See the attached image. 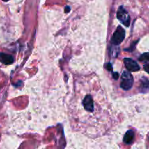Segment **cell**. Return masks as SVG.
Segmentation results:
<instances>
[{"label":"cell","mask_w":149,"mask_h":149,"mask_svg":"<svg viewBox=\"0 0 149 149\" xmlns=\"http://www.w3.org/2000/svg\"><path fill=\"white\" fill-rule=\"evenodd\" d=\"M124 63H125V65L126 66V68H127V70L131 72H136L140 70V65H138V63L135 61H134L133 59L130 58H126L124 59Z\"/></svg>","instance_id":"obj_4"},{"label":"cell","mask_w":149,"mask_h":149,"mask_svg":"<svg viewBox=\"0 0 149 149\" xmlns=\"http://www.w3.org/2000/svg\"><path fill=\"white\" fill-rule=\"evenodd\" d=\"M134 136H135V134L132 130H129L126 132L125 137H124L123 141L126 144H130L132 143V141L134 140Z\"/></svg>","instance_id":"obj_8"},{"label":"cell","mask_w":149,"mask_h":149,"mask_svg":"<svg viewBox=\"0 0 149 149\" xmlns=\"http://www.w3.org/2000/svg\"><path fill=\"white\" fill-rule=\"evenodd\" d=\"M134 83V79L130 72L127 71H124L122 74V81L120 86L123 90H129L132 87Z\"/></svg>","instance_id":"obj_1"},{"label":"cell","mask_w":149,"mask_h":149,"mask_svg":"<svg viewBox=\"0 0 149 149\" xmlns=\"http://www.w3.org/2000/svg\"><path fill=\"white\" fill-rule=\"evenodd\" d=\"M65 13H68V12L70 11V7H68V6H67V7H65Z\"/></svg>","instance_id":"obj_13"},{"label":"cell","mask_w":149,"mask_h":149,"mask_svg":"<svg viewBox=\"0 0 149 149\" xmlns=\"http://www.w3.org/2000/svg\"><path fill=\"white\" fill-rule=\"evenodd\" d=\"M107 69L108 70H111L112 69V65H111V63H108Z\"/></svg>","instance_id":"obj_12"},{"label":"cell","mask_w":149,"mask_h":149,"mask_svg":"<svg viewBox=\"0 0 149 149\" xmlns=\"http://www.w3.org/2000/svg\"><path fill=\"white\" fill-rule=\"evenodd\" d=\"M113 79H114L117 80L118 79H119V74H118L117 72H113Z\"/></svg>","instance_id":"obj_10"},{"label":"cell","mask_w":149,"mask_h":149,"mask_svg":"<svg viewBox=\"0 0 149 149\" xmlns=\"http://www.w3.org/2000/svg\"><path fill=\"white\" fill-rule=\"evenodd\" d=\"M125 38V31L122 26H118L113 33L111 39V43L114 45H119L122 43Z\"/></svg>","instance_id":"obj_3"},{"label":"cell","mask_w":149,"mask_h":149,"mask_svg":"<svg viewBox=\"0 0 149 149\" xmlns=\"http://www.w3.org/2000/svg\"><path fill=\"white\" fill-rule=\"evenodd\" d=\"M83 106L87 111L93 112L94 111V103H93V97L91 95H88L84 97L83 100Z\"/></svg>","instance_id":"obj_5"},{"label":"cell","mask_w":149,"mask_h":149,"mask_svg":"<svg viewBox=\"0 0 149 149\" xmlns=\"http://www.w3.org/2000/svg\"><path fill=\"white\" fill-rule=\"evenodd\" d=\"M117 19L126 27L130 25V16L123 6H120L117 10Z\"/></svg>","instance_id":"obj_2"},{"label":"cell","mask_w":149,"mask_h":149,"mask_svg":"<svg viewBox=\"0 0 149 149\" xmlns=\"http://www.w3.org/2000/svg\"><path fill=\"white\" fill-rule=\"evenodd\" d=\"M3 1H8L9 0H3Z\"/></svg>","instance_id":"obj_14"},{"label":"cell","mask_w":149,"mask_h":149,"mask_svg":"<svg viewBox=\"0 0 149 149\" xmlns=\"http://www.w3.org/2000/svg\"><path fill=\"white\" fill-rule=\"evenodd\" d=\"M140 90L141 93H147L149 92V80L146 78H142L141 79V86Z\"/></svg>","instance_id":"obj_7"},{"label":"cell","mask_w":149,"mask_h":149,"mask_svg":"<svg viewBox=\"0 0 149 149\" xmlns=\"http://www.w3.org/2000/svg\"><path fill=\"white\" fill-rule=\"evenodd\" d=\"M0 62L5 65H10L14 62V58L12 55L4 52H0Z\"/></svg>","instance_id":"obj_6"},{"label":"cell","mask_w":149,"mask_h":149,"mask_svg":"<svg viewBox=\"0 0 149 149\" xmlns=\"http://www.w3.org/2000/svg\"><path fill=\"white\" fill-rule=\"evenodd\" d=\"M143 68H144V70H145V71H146V72L148 73V74H149V63L144 65Z\"/></svg>","instance_id":"obj_11"},{"label":"cell","mask_w":149,"mask_h":149,"mask_svg":"<svg viewBox=\"0 0 149 149\" xmlns=\"http://www.w3.org/2000/svg\"><path fill=\"white\" fill-rule=\"evenodd\" d=\"M139 60L141 61H149V52H146L141 55Z\"/></svg>","instance_id":"obj_9"}]
</instances>
